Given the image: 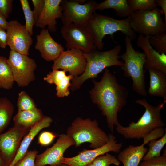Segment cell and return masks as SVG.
Here are the masks:
<instances>
[{
    "label": "cell",
    "mask_w": 166,
    "mask_h": 166,
    "mask_svg": "<svg viewBox=\"0 0 166 166\" xmlns=\"http://www.w3.org/2000/svg\"><path fill=\"white\" fill-rule=\"evenodd\" d=\"M93 81L94 87L89 92L91 99L106 118L108 127L113 132L114 127L120 124L118 113L126 104L128 92L107 68L100 81Z\"/></svg>",
    "instance_id": "1"
},
{
    "label": "cell",
    "mask_w": 166,
    "mask_h": 166,
    "mask_svg": "<svg viewBox=\"0 0 166 166\" xmlns=\"http://www.w3.org/2000/svg\"><path fill=\"white\" fill-rule=\"evenodd\" d=\"M135 102L143 106L145 111L137 122H131L128 126L120 124L116 126L117 132L127 139H143L153 130L165 125L161 119L160 112L164 103L156 106L149 104L145 99H137Z\"/></svg>",
    "instance_id": "2"
},
{
    "label": "cell",
    "mask_w": 166,
    "mask_h": 166,
    "mask_svg": "<svg viewBox=\"0 0 166 166\" xmlns=\"http://www.w3.org/2000/svg\"><path fill=\"white\" fill-rule=\"evenodd\" d=\"M121 46L119 45L109 50L102 51L95 49L88 53H84L86 59V66L81 75L74 77L70 87L72 91L79 89L87 80L96 78L98 75L108 67L113 66L122 67L124 62L119 60Z\"/></svg>",
    "instance_id": "3"
},
{
    "label": "cell",
    "mask_w": 166,
    "mask_h": 166,
    "mask_svg": "<svg viewBox=\"0 0 166 166\" xmlns=\"http://www.w3.org/2000/svg\"><path fill=\"white\" fill-rule=\"evenodd\" d=\"M130 17L118 20L110 16L94 13L88 21L86 26L93 38L97 48L102 50L104 43L103 40L107 35L113 38L115 33L121 32L131 41L136 38V33L129 25Z\"/></svg>",
    "instance_id": "4"
},
{
    "label": "cell",
    "mask_w": 166,
    "mask_h": 166,
    "mask_svg": "<svg viewBox=\"0 0 166 166\" xmlns=\"http://www.w3.org/2000/svg\"><path fill=\"white\" fill-rule=\"evenodd\" d=\"M131 41L130 38L125 37V51L120 56L124 61L121 68L123 70L125 77L132 78L133 90L140 95L146 96L147 92L145 87L144 69L146 56L144 52L135 50Z\"/></svg>",
    "instance_id": "5"
},
{
    "label": "cell",
    "mask_w": 166,
    "mask_h": 166,
    "mask_svg": "<svg viewBox=\"0 0 166 166\" xmlns=\"http://www.w3.org/2000/svg\"><path fill=\"white\" fill-rule=\"evenodd\" d=\"M66 134L71 137L76 147L84 143L90 144V147L95 149L106 144L109 141L107 134L99 126L96 120L76 118L68 128Z\"/></svg>",
    "instance_id": "6"
},
{
    "label": "cell",
    "mask_w": 166,
    "mask_h": 166,
    "mask_svg": "<svg viewBox=\"0 0 166 166\" xmlns=\"http://www.w3.org/2000/svg\"><path fill=\"white\" fill-rule=\"evenodd\" d=\"M162 15L157 7L151 10L135 11L130 17V26L135 33L144 35L166 32V23Z\"/></svg>",
    "instance_id": "7"
},
{
    "label": "cell",
    "mask_w": 166,
    "mask_h": 166,
    "mask_svg": "<svg viewBox=\"0 0 166 166\" xmlns=\"http://www.w3.org/2000/svg\"><path fill=\"white\" fill-rule=\"evenodd\" d=\"M61 0L62 10L61 18L63 25L71 23L86 26L88 21L96 10L97 3L89 0Z\"/></svg>",
    "instance_id": "8"
},
{
    "label": "cell",
    "mask_w": 166,
    "mask_h": 166,
    "mask_svg": "<svg viewBox=\"0 0 166 166\" xmlns=\"http://www.w3.org/2000/svg\"><path fill=\"white\" fill-rule=\"evenodd\" d=\"M61 33L68 49H77L84 53L96 49L93 35L86 26L73 23L63 25Z\"/></svg>",
    "instance_id": "9"
},
{
    "label": "cell",
    "mask_w": 166,
    "mask_h": 166,
    "mask_svg": "<svg viewBox=\"0 0 166 166\" xmlns=\"http://www.w3.org/2000/svg\"><path fill=\"white\" fill-rule=\"evenodd\" d=\"M8 61L14 81L18 86H26L35 79L34 72L37 65L34 59L11 50Z\"/></svg>",
    "instance_id": "10"
},
{
    "label": "cell",
    "mask_w": 166,
    "mask_h": 166,
    "mask_svg": "<svg viewBox=\"0 0 166 166\" xmlns=\"http://www.w3.org/2000/svg\"><path fill=\"white\" fill-rule=\"evenodd\" d=\"M109 135V141L105 145L93 149H84L72 157H64L63 164L70 166H84L92 163L98 156L109 152L119 153L122 147V143H117L116 137L112 134Z\"/></svg>",
    "instance_id": "11"
},
{
    "label": "cell",
    "mask_w": 166,
    "mask_h": 166,
    "mask_svg": "<svg viewBox=\"0 0 166 166\" xmlns=\"http://www.w3.org/2000/svg\"><path fill=\"white\" fill-rule=\"evenodd\" d=\"M73 145H75L74 140L67 135L63 134L59 135L56 143L53 146L47 148L41 154L37 155L35 166H55L62 164L64 152Z\"/></svg>",
    "instance_id": "12"
},
{
    "label": "cell",
    "mask_w": 166,
    "mask_h": 166,
    "mask_svg": "<svg viewBox=\"0 0 166 166\" xmlns=\"http://www.w3.org/2000/svg\"><path fill=\"white\" fill-rule=\"evenodd\" d=\"M53 62V70L61 69L74 77L81 75L85 71L87 64L83 52L75 49L63 51Z\"/></svg>",
    "instance_id": "13"
},
{
    "label": "cell",
    "mask_w": 166,
    "mask_h": 166,
    "mask_svg": "<svg viewBox=\"0 0 166 166\" xmlns=\"http://www.w3.org/2000/svg\"><path fill=\"white\" fill-rule=\"evenodd\" d=\"M6 30L7 45L11 50L28 55L33 39L25 25L17 20H11L9 22Z\"/></svg>",
    "instance_id": "14"
},
{
    "label": "cell",
    "mask_w": 166,
    "mask_h": 166,
    "mask_svg": "<svg viewBox=\"0 0 166 166\" xmlns=\"http://www.w3.org/2000/svg\"><path fill=\"white\" fill-rule=\"evenodd\" d=\"M30 129L14 125L5 133L0 134V151L9 165L16 155L22 139Z\"/></svg>",
    "instance_id": "15"
},
{
    "label": "cell",
    "mask_w": 166,
    "mask_h": 166,
    "mask_svg": "<svg viewBox=\"0 0 166 166\" xmlns=\"http://www.w3.org/2000/svg\"><path fill=\"white\" fill-rule=\"evenodd\" d=\"M149 36L139 34L137 40V46L143 50L146 56L144 68L159 70L166 75V54L160 53L154 49L149 42Z\"/></svg>",
    "instance_id": "16"
},
{
    "label": "cell",
    "mask_w": 166,
    "mask_h": 166,
    "mask_svg": "<svg viewBox=\"0 0 166 166\" xmlns=\"http://www.w3.org/2000/svg\"><path fill=\"white\" fill-rule=\"evenodd\" d=\"M36 39L35 48L46 61H54L64 51V47L53 39L48 29H42L36 36Z\"/></svg>",
    "instance_id": "17"
},
{
    "label": "cell",
    "mask_w": 166,
    "mask_h": 166,
    "mask_svg": "<svg viewBox=\"0 0 166 166\" xmlns=\"http://www.w3.org/2000/svg\"><path fill=\"white\" fill-rule=\"evenodd\" d=\"M61 0H45L43 10L36 22L35 25L38 27L44 29L48 26L49 31H56V19L61 18L62 10L60 3Z\"/></svg>",
    "instance_id": "18"
},
{
    "label": "cell",
    "mask_w": 166,
    "mask_h": 166,
    "mask_svg": "<svg viewBox=\"0 0 166 166\" xmlns=\"http://www.w3.org/2000/svg\"><path fill=\"white\" fill-rule=\"evenodd\" d=\"M143 139V143L141 145H130L119 153L117 159L122 163L123 166H139L148 151L144 146L151 140L147 136Z\"/></svg>",
    "instance_id": "19"
},
{
    "label": "cell",
    "mask_w": 166,
    "mask_h": 166,
    "mask_svg": "<svg viewBox=\"0 0 166 166\" xmlns=\"http://www.w3.org/2000/svg\"><path fill=\"white\" fill-rule=\"evenodd\" d=\"M53 119L51 117L44 116L41 121L30 128L28 133L24 137L14 160L9 166H14L25 156L34 138L42 129L49 127Z\"/></svg>",
    "instance_id": "20"
},
{
    "label": "cell",
    "mask_w": 166,
    "mask_h": 166,
    "mask_svg": "<svg viewBox=\"0 0 166 166\" xmlns=\"http://www.w3.org/2000/svg\"><path fill=\"white\" fill-rule=\"evenodd\" d=\"M150 76L149 87L148 93L164 99L166 102V75L162 71L155 69L148 70Z\"/></svg>",
    "instance_id": "21"
},
{
    "label": "cell",
    "mask_w": 166,
    "mask_h": 166,
    "mask_svg": "<svg viewBox=\"0 0 166 166\" xmlns=\"http://www.w3.org/2000/svg\"><path fill=\"white\" fill-rule=\"evenodd\" d=\"M44 117L41 110L38 108L28 110L18 111L13 118L14 125L30 128Z\"/></svg>",
    "instance_id": "22"
},
{
    "label": "cell",
    "mask_w": 166,
    "mask_h": 166,
    "mask_svg": "<svg viewBox=\"0 0 166 166\" xmlns=\"http://www.w3.org/2000/svg\"><path fill=\"white\" fill-rule=\"evenodd\" d=\"M114 9L116 14L122 18L130 17L133 12L128 4L127 0H106L97 3L96 10L101 11L107 9Z\"/></svg>",
    "instance_id": "23"
},
{
    "label": "cell",
    "mask_w": 166,
    "mask_h": 166,
    "mask_svg": "<svg viewBox=\"0 0 166 166\" xmlns=\"http://www.w3.org/2000/svg\"><path fill=\"white\" fill-rule=\"evenodd\" d=\"M14 80L8 59L0 56V88L9 89L13 87Z\"/></svg>",
    "instance_id": "24"
},
{
    "label": "cell",
    "mask_w": 166,
    "mask_h": 166,
    "mask_svg": "<svg viewBox=\"0 0 166 166\" xmlns=\"http://www.w3.org/2000/svg\"><path fill=\"white\" fill-rule=\"evenodd\" d=\"M14 106L6 97H0V134L8 126L14 111Z\"/></svg>",
    "instance_id": "25"
},
{
    "label": "cell",
    "mask_w": 166,
    "mask_h": 166,
    "mask_svg": "<svg viewBox=\"0 0 166 166\" xmlns=\"http://www.w3.org/2000/svg\"><path fill=\"white\" fill-rule=\"evenodd\" d=\"M148 144L149 148L143 158V161L161 156V150L166 144V131L160 139L152 140Z\"/></svg>",
    "instance_id": "26"
},
{
    "label": "cell",
    "mask_w": 166,
    "mask_h": 166,
    "mask_svg": "<svg viewBox=\"0 0 166 166\" xmlns=\"http://www.w3.org/2000/svg\"><path fill=\"white\" fill-rule=\"evenodd\" d=\"M128 4L131 10H151L158 6L155 0H127Z\"/></svg>",
    "instance_id": "27"
},
{
    "label": "cell",
    "mask_w": 166,
    "mask_h": 166,
    "mask_svg": "<svg viewBox=\"0 0 166 166\" xmlns=\"http://www.w3.org/2000/svg\"><path fill=\"white\" fill-rule=\"evenodd\" d=\"M74 77L72 75H65L55 83L56 95L59 98L68 96L70 94L69 89L71 85L70 81Z\"/></svg>",
    "instance_id": "28"
},
{
    "label": "cell",
    "mask_w": 166,
    "mask_h": 166,
    "mask_svg": "<svg viewBox=\"0 0 166 166\" xmlns=\"http://www.w3.org/2000/svg\"><path fill=\"white\" fill-rule=\"evenodd\" d=\"M150 44L156 51L166 54V32L149 36Z\"/></svg>",
    "instance_id": "29"
},
{
    "label": "cell",
    "mask_w": 166,
    "mask_h": 166,
    "mask_svg": "<svg viewBox=\"0 0 166 166\" xmlns=\"http://www.w3.org/2000/svg\"><path fill=\"white\" fill-rule=\"evenodd\" d=\"M20 1L25 18V26L31 36L33 34V26L36 23L32 11L31 10L29 2L27 0H20Z\"/></svg>",
    "instance_id": "30"
},
{
    "label": "cell",
    "mask_w": 166,
    "mask_h": 166,
    "mask_svg": "<svg viewBox=\"0 0 166 166\" xmlns=\"http://www.w3.org/2000/svg\"><path fill=\"white\" fill-rule=\"evenodd\" d=\"M17 106L18 111L32 110L37 108L34 100L23 91L19 93Z\"/></svg>",
    "instance_id": "31"
},
{
    "label": "cell",
    "mask_w": 166,
    "mask_h": 166,
    "mask_svg": "<svg viewBox=\"0 0 166 166\" xmlns=\"http://www.w3.org/2000/svg\"><path fill=\"white\" fill-rule=\"evenodd\" d=\"M92 162L94 166H110L111 164L119 166L120 164L115 156L108 153L98 156Z\"/></svg>",
    "instance_id": "32"
},
{
    "label": "cell",
    "mask_w": 166,
    "mask_h": 166,
    "mask_svg": "<svg viewBox=\"0 0 166 166\" xmlns=\"http://www.w3.org/2000/svg\"><path fill=\"white\" fill-rule=\"evenodd\" d=\"M38 153L36 150H28L25 156L14 166H35V158Z\"/></svg>",
    "instance_id": "33"
},
{
    "label": "cell",
    "mask_w": 166,
    "mask_h": 166,
    "mask_svg": "<svg viewBox=\"0 0 166 166\" xmlns=\"http://www.w3.org/2000/svg\"><path fill=\"white\" fill-rule=\"evenodd\" d=\"M139 166H166V153L162 156L152 157L140 163Z\"/></svg>",
    "instance_id": "34"
},
{
    "label": "cell",
    "mask_w": 166,
    "mask_h": 166,
    "mask_svg": "<svg viewBox=\"0 0 166 166\" xmlns=\"http://www.w3.org/2000/svg\"><path fill=\"white\" fill-rule=\"evenodd\" d=\"M59 136L51 132H43L39 136L38 143L43 146L48 145L52 143L56 137Z\"/></svg>",
    "instance_id": "35"
},
{
    "label": "cell",
    "mask_w": 166,
    "mask_h": 166,
    "mask_svg": "<svg viewBox=\"0 0 166 166\" xmlns=\"http://www.w3.org/2000/svg\"><path fill=\"white\" fill-rule=\"evenodd\" d=\"M66 73L63 70L53 69L44 78V80L49 84H55L59 79L66 75Z\"/></svg>",
    "instance_id": "36"
},
{
    "label": "cell",
    "mask_w": 166,
    "mask_h": 166,
    "mask_svg": "<svg viewBox=\"0 0 166 166\" xmlns=\"http://www.w3.org/2000/svg\"><path fill=\"white\" fill-rule=\"evenodd\" d=\"M12 0H0V13L6 19L12 11Z\"/></svg>",
    "instance_id": "37"
},
{
    "label": "cell",
    "mask_w": 166,
    "mask_h": 166,
    "mask_svg": "<svg viewBox=\"0 0 166 166\" xmlns=\"http://www.w3.org/2000/svg\"><path fill=\"white\" fill-rule=\"evenodd\" d=\"M32 2L34 6V9L32 12L36 22L43 10L45 0H32Z\"/></svg>",
    "instance_id": "38"
},
{
    "label": "cell",
    "mask_w": 166,
    "mask_h": 166,
    "mask_svg": "<svg viewBox=\"0 0 166 166\" xmlns=\"http://www.w3.org/2000/svg\"><path fill=\"white\" fill-rule=\"evenodd\" d=\"M5 29L0 27V47L5 48L7 45V35Z\"/></svg>",
    "instance_id": "39"
},
{
    "label": "cell",
    "mask_w": 166,
    "mask_h": 166,
    "mask_svg": "<svg viewBox=\"0 0 166 166\" xmlns=\"http://www.w3.org/2000/svg\"><path fill=\"white\" fill-rule=\"evenodd\" d=\"M158 6L161 7L160 13L162 15H164V21L166 23V0H155Z\"/></svg>",
    "instance_id": "40"
},
{
    "label": "cell",
    "mask_w": 166,
    "mask_h": 166,
    "mask_svg": "<svg viewBox=\"0 0 166 166\" xmlns=\"http://www.w3.org/2000/svg\"><path fill=\"white\" fill-rule=\"evenodd\" d=\"M9 22L0 13V27L6 30L8 26Z\"/></svg>",
    "instance_id": "41"
},
{
    "label": "cell",
    "mask_w": 166,
    "mask_h": 166,
    "mask_svg": "<svg viewBox=\"0 0 166 166\" xmlns=\"http://www.w3.org/2000/svg\"><path fill=\"white\" fill-rule=\"evenodd\" d=\"M9 164L4 158L0 151V166H9Z\"/></svg>",
    "instance_id": "42"
},
{
    "label": "cell",
    "mask_w": 166,
    "mask_h": 166,
    "mask_svg": "<svg viewBox=\"0 0 166 166\" xmlns=\"http://www.w3.org/2000/svg\"><path fill=\"white\" fill-rule=\"evenodd\" d=\"M84 166H94L92 162Z\"/></svg>",
    "instance_id": "43"
},
{
    "label": "cell",
    "mask_w": 166,
    "mask_h": 166,
    "mask_svg": "<svg viewBox=\"0 0 166 166\" xmlns=\"http://www.w3.org/2000/svg\"><path fill=\"white\" fill-rule=\"evenodd\" d=\"M55 166H70L69 165H67L66 164H62Z\"/></svg>",
    "instance_id": "44"
}]
</instances>
